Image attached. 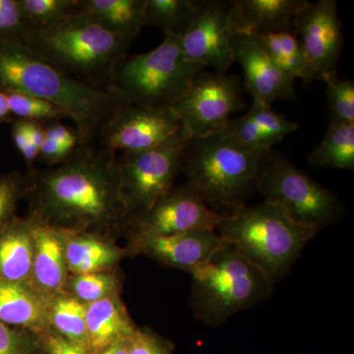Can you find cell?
Segmentation results:
<instances>
[{
  "mask_svg": "<svg viewBox=\"0 0 354 354\" xmlns=\"http://www.w3.org/2000/svg\"><path fill=\"white\" fill-rule=\"evenodd\" d=\"M232 46L234 62L243 70L244 88L254 102L272 106L281 100L297 99L295 79L279 68L257 37L237 35L232 39Z\"/></svg>",
  "mask_w": 354,
  "mask_h": 354,
  "instance_id": "16",
  "label": "cell"
},
{
  "mask_svg": "<svg viewBox=\"0 0 354 354\" xmlns=\"http://www.w3.org/2000/svg\"><path fill=\"white\" fill-rule=\"evenodd\" d=\"M0 90L31 95L57 106L73 121L79 145L95 143L102 125L122 104L106 90L64 75L18 39L0 41Z\"/></svg>",
  "mask_w": 354,
  "mask_h": 354,
  "instance_id": "2",
  "label": "cell"
},
{
  "mask_svg": "<svg viewBox=\"0 0 354 354\" xmlns=\"http://www.w3.org/2000/svg\"><path fill=\"white\" fill-rule=\"evenodd\" d=\"M181 127L171 108L122 104L102 125L95 143L115 153L141 152L164 143Z\"/></svg>",
  "mask_w": 354,
  "mask_h": 354,
  "instance_id": "12",
  "label": "cell"
},
{
  "mask_svg": "<svg viewBox=\"0 0 354 354\" xmlns=\"http://www.w3.org/2000/svg\"><path fill=\"white\" fill-rule=\"evenodd\" d=\"M328 118L329 125L351 124L354 123V82L339 76L328 79Z\"/></svg>",
  "mask_w": 354,
  "mask_h": 354,
  "instance_id": "31",
  "label": "cell"
},
{
  "mask_svg": "<svg viewBox=\"0 0 354 354\" xmlns=\"http://www.w3.org/2000/svg\"><path fill=\"white\" fill-rule=\"evenodd\" d=\"M59 230L70 276L114 271L128 255L109 241L106 235L95 232Z\"/></svg>",
  "mask_w": 354,
  "mask_h": 354,
  "instance_id": "19",
  "label": "cell"
},
{
  "mask_svg": "<svg viewBox=\"0 0 354 354\" xmlns=\"http://www.w3.org/2000/svg\"><path fill=\"white\" fill-rule=\"evenodd\" d=\"M313 167L354 171V123L329 125L321 143L310 152Z\"/></svg>",
  "mask_w": 354,
  "mask_h": 354,
  "instance_id": "26",
  "label": "cell"
},
{
  "mask_svg": "<svg viewBox=\"0 0 354 354\" xmlns=\"http://www.w3.org/2000/svg\"><path fill=\"white\" fill-rule=\"evenodd\" d=\"M270 153L234 146L223 131L191 137L181 153V172L207 207L227 218L245 207L257 191L261 167Z\"/></svg>",
  "mask_w": 354,
  "mask_h": 354,
  "instance_id": "4",
  "label": "cell"
},
{
  "mask_svg": "<svg viewBox=\"0 0 354 354\" xmlns=\"http://www.w3.org/2000/svg\"><path fill=\"white\" fill-rule=\"evenodd\" d=\"M48 321L50 329L88 353L86 304L69 293H62L50 301Z\"/></svg>",
  "mask_w": 354,
  "mask_h": 354,
  "instance_id": "27",
  "label": "cell"
},
{
  "mask_svg": "<svg viewBox=\"0 0 354 354\" xmlns=\"http://www.w3.org/2000/svg\"><path fill=\"white\" fill-rule=\"evenodd\" d=\"M206 68L189 62L180 38L165 36L155 50L127 55L118 62L106 91L121 104L171 108L189 92L199 72Z\"/></svg>",
  "mask_w": 354,
  "mask_h": 354,
  "instance_id": "7",
  "label": "cell"
},
{
  "mask_svg": "<svg viewBox=\"0 0 354 354\" xmlns=\"http://www.w3.org/2000/svg\"><path fill=\"white\" fill-rule=\"evenodd\" d=\"M191 137L223 131L232 113L246 108L239 76L204 71L195 78L189 92L171 106Z\"/></svg>",
  "mask_w": 354,
  "mask_h": 354,
  "instance_id": "11",
  "label": "cell"
},
{
  "mask_svg": "<svg viewBox=\"0 0 354 354\" xmlns=\"http://www.w3.org/2000/svg\"><path fill=\"white\" fill-rule=\"evenodd\" d=\"M34 236L28 218L14 216L0 228V281L31 283Z\"/></svg>",
  "mask_w": 354,
  "mask_h": 354,
  "instance_id": "21",
  "label": "cell"
},
{
  "mask_svg": "<svg viewBox=\"0 0 354 354\" xmlns=\"http://www.w3.org/2000/svg\"><path fill=\"white\" fill-rule=\"evenodd\" d=\"M128 255H144L160 266L190 272L204 264L227 242L213 228L150 236L129 234Z\"/></svg>",
  "mask_w": 354,
  "mask_h": 354,
  "instance_id": "15",
  "label": "cell"
},
{
  "mask_svg": "<svg viewBox=\"0 0 354 354\" xmlns=\"http://www.w3.org/2000/svg\"><path fill=\"white\" fill-rule=\"evenodd\" d=\"M86 325L88 353H99L118 339L128 337L136 329L120 297L86 304Z\"/></svg>",
  "mask_w": 354,
  "mask_h": 354,
  "instance_id": "23",
  "label": "cell"
},
{
  "mask_svg": "<svg viewBox=\"0 0 354 354\" xmlns=\"http://www.w3.org/2000/svg\"><path fill=\"white\" fill-rule=\"evenodd\" d=\"M14 120L15 118L9 109L6 93L0 90V123H11Z\"/></svg>",
  "mask_w": 354,
  "mask_h": 354,
  "instance_id": "42",
  "label": "cell"
},
{
  "mask_svg": "<svg viewBox=\"0 0 354 354\" xmlns=\"http://www.w3.org/2000/svg\"><path fill=\"white\" fill-rule=\"evenodd\" d=\"M50 300L29 283L0 281V321L36 334L50 330Z\"/></svg>",
  "mask_w": 354,
  "mask_h": 354,
  "instance_id": "20",
  "label": "cell"
},
{
  "mask_svg": "<svg viewBox=\"0 0 354 354\" xmlns=\"http://www.w3.org/2000/svg\"><path fill=\"white\" fill-rule=\"evenodd\" d=\"M50 330L44 333L48 354H87V351Z\"/></svg>",
  "mask_w": 354,
  "mask_h": 354,
  "instance_id": "39",
  "label": "cell"
},
{
  "mask_svg": "<svg viewBox=\"0 0 354 354\" xmlns=\"http://www.w3.org/2000/svg\"><path fill=\"white\" fill-rule=\"evenodd\" d=\"M29 187V176L19 171L0 174V228L16 216L18 203L27 196Z\"/></svg>",
  "mask_w": 354,
  "mask_h": 354,
  "instance_id": "33",
  "label": "cell"
},
{
  "mask_svg": "<svg viewBox=\"0 0 354 354\" xmlns=\"http://www.w3.org/2000/svg\"><path fill=\"white\" fill-rule=\"evenodd\" d=\"M190 138L183 124L164 143L141 152L122 153L118 157L121 200L127 218L150 208L174 185L181 172V153Z\"/></svg>",
  "mask_w": 354,
  "mask_h": 354,
  "instance_id": "9",
  "label": "cell"
},
{
  "mask_svg": "<svg viewBox=\"0 0 354 354\" xmlns=\"http://www.w3.org/2000/svg\"><path fill=\"white\" fill-rule=\"evenodd\" d=\"M11 134L14 145L24 158L26 164L30 169L29 171H32L35 162L38 160L39 151L32 145L26 128L25 120H14L11 122Z\"/></svg>",
  "mask_w": 354,
  "mask_h": 354,
  "instance_id": "37",
  "label": "cell"
},
{
  "mask_svg": "<svg viewBox=\"0 0 354 354\" xmlns=\"http://www.w3.org/2000/svg\"><path fill=\"white\" fill-rule=\"evenodd\" d=\"M27 332L0 321V354H31L32 342Z\"/></svg>",
  "mask_w": 354,
  "mask_h": 354,
  "instance_id": "36",
  "label": "cell"
},
{
  "mask_svg": "<svg viewBox=\"0 0 354 354\" xmlns=\"http://www.w3.org/2000/svg\"><path fill=\"white\" fill-rule=\"evenodd\" d=\"M171 344L147 330L135 329L129 335V354H171Z\"/></svg>",
  "mask_w": 354,
  "mask_h": 354,
  "instance_id": "35",
  "label": "cell"
},
{
  "mask_svg": "<svg viewBox=\"0 0 354 354\" xmlns=\"http://www.w3.org/2000/svg\"><path fill=\"white\" fill-rule=\"evenodd\" d=\"M299 124L277 113L271 104L254 102L246 114L230 120L223 130L228 141L245 150L272 152V146L286 135L297 131Z\"/></svg>",
  "mask_w": 354,
  "mask_h": 354,
  "instance_id": "17",
  "label": "cell"
},
{
  "mask_svg": "<svg viewBox=\"0 0 354 354\" xmlns=\"http://www.w3.org/2000/svg\"><path fill=\"white\" fill-rule=\"evenodd\" d=\"M221 220L187 181L172 186L146 211L129 216L123 232L128 235L165 236L200 228L215 230Z\"/></svg>",
  "mask_w": 354,
  "mask_h": 354,
  "instance_id": "13",
  "label": "cell"
},
{
  "mask_svg": "<svg viewBox=\"0 0 354 354\" xmlns=\"http://www.w3.org/2000/svg\"><path fill=\"white\" fill-rule=\"evenodd\" d=\"M120 277L114 271L91 272L70 276L65 292L84 304H90L104 298L120 297Z\"/></svg>",
  "mask_w": 354,
  "mask_h": 354,
  "instance_id": "30",
  "label": "cell"
},
{
  "mask_svg": "<svg viewBox=\"0 0 354 354\" xmlns=\"http://www.w3.org/2000/svg\"><path fill=\"white\" fill-rule=\"evenodd\" d=\"M307 0H235L237 18L244 35L259 37L293 31V20Z\"/></svg>",
  "mask_w": 354,
  "mask_h": 354,
  "instance_id": "22",
  "label": "cell"
},
{
  "mask_svg": "<svg viewBox=\"0 0 354 354\" xmlns=\"http://www.w3.org/2000/svg\"><path fill=\"white\" fill-rule=\"evenodd\" d=\"M216 232L272 283L283 278L318 230L291 218L278 205L263 202L243 207L223 218Z\"/></svg>",
  "mask_w": 354,
  "mask_h": 354,
  "instance_id": "5",
  "label": "cell"
},
{
  "mask_svg": "<svg viewBox=\"0 0 354 354\" xmlns=\"http://www.w3.org/2000/svg\"><path fill=\"white\" fill-rule=\"evenodd\" d=\"M71 153H68L57 142L44 139L39 150L38 160L50 167L62 164Z\"/></svg>",
  "mask_w": 354,
  "mask_h": 354,
  "instance_id": "40",
  "label": "cell"
},
{
  "mask_svg": "<svg viewBox=\"0 0 354 354\" xmlns=\"http://www.w3.org/2000/svg\"><path fill=\"white\" fill-rule=\"evenodd\" d=\"M19 41L64 75L101 90L132 44L81 10L48 29L25 31Z\"/></svg>",
  "mask_w": 354,
  "mask_h": 354,
  "instance_id": "3",
  "label": "cell"
},
{
  "mask_svg": "<svg viewBox=\"0 0 354 354\" xmlns=\"http://www.w3.org/2000/svg\"><path fill=\"white\" fill-rule=\"evenodd\" d=\"M194 15V0H146L144 26L164 31L165 36L183 38Z\"/></svg>",
  "mask_w": 354,
  "mask_h": 354,
  "instance_id": "28",
  "label": "cell"
},
{
  "mask_svg": "<svg viewBox=\"0 0 354 354\" xmlns=\"http://www.w3.org/2000/svg\"><path fill=\"white\" fill-rule=\"evenodd\" d=\"M279 68L291 78L300 79L305 85L322 81L318 72L310 64L304 48L293 31L272 32L257 37Z\"/></svg>",
  "mask_w": 354,
  "mask_h": 354,
  "instance_id": "25",
  "label": "cell"
},
{
  "mask_svg": "<svg viewBox=\"0 0 354 354\" xmlns=\"http://www.w3.org/2000/svg\"><path fill=\"white\" fill-rule=\"evenodd\" d=\"M26 31L46 30L80 10V0H18Z\"/></svg>",
  "mask_w": 354,
  "mask_h": 354,
  "instance_id": "29",
  "label": "cell"
},
{
  "mask_svg": "<svg viewBox=\"0 0 354 354\" xmlns=\"http://www.w3.org/2000/svg\"><path fill=\"white\" fill-rule=\"evenodd\" d=\"M29 221L34 236V259L30 285L51 301L65 292L69 277L62 236L57 228Z\"/></svg>",
  "mask_w": 354,
  "mask_h": 354,
  "instance_id": "18",
  "label": "cell"
},
{
  "mask_svg": "<svg viewBox=\"0 0 354 354\" xmlns=\"http://www.w3.org/2000/svg\"><path fill=\"white\" fill-rule=\"evenodd\" d=\"M6 95L9 109L15 120L46 124L66 118L64 111L51 102L19 93H6Z\"/></svg>",
  "mask_w": 354,
  "mask_h": 354,
  "instance_id": "32",
  "label": "cell"
},
{
  "mask_svg": "<svg viewBox=\"0 0 354 354\" xmlns=\"http://www.w3.org/2000/svg\"><path fill=\"white\" fill-rule=\"evenodd\" d=\"M44 127L46 138L57 142L67 153H73L79 146V136L75 128L62 124L60 121L46 123Z\"/></svg>",
  "mask_w": 354,
  "mask_h": 354,
  "instance_id": "38",
  "label": "cell"
},
{
  "mask_svg": "<svg viewBox=\"0 0 354 354\" xmlns=\"http://www.w3.org/2000/svg\"><path fill=\"white\" fill-rule=\"evenodd\" d=\"M25 31L18 0H0V41H19Z\"/></svg>",
  "mask_w": 354,
  "mask_h": 354,
  "instance_id": "34",
  "label": "cell"
},
{
  "mask_svg": "<svg viewBox=\"0 0 354 354\" xmlns=\"http://www.w3.org/2000/svg\"><path fill=\"white\" fill-rule=\"evenodd\" d=\"M244 35L237 18L235 0H194V15L180 39L181 50L189 62L212 67L225 75L234 62L232 41Z\"/></svg>",
  "mask_w": 354,
  "mask_h": 354,
  "instance_id": "10",
  "label": "cell"
},
{
  "mask_svg": "<svg viewBox=\"0 0 354 354\" xmlns=\"http://www.w3.org/2000/svg\"><path fill=\"white\" fill-rule=\"evenodd\" d=\"M28 176L29 220L104 235L124 230L118 153L97 143L79 145L62 164Z\"/></svg>",
  "mask_w": 354,
  "mask_h": 354,
  "instance_id": "1",
  "label": "cell"
},
{
  "mask_svg": "<svg viewBox=\"0 0 354 354\" xmlns=\"http://www.w3.org/2000/svg\"><path fill=\"white\" fill-rule=\"evenodd\" d=\"M146 0H80V10L133 43L144 27Z\"/></svg>",
  "mask_w": 354,
  "mask_h": 354,
  "instance_id": "24",
  "label": "cell"
},
{
  "mask_svg": "<svg viewBox=\"0 0 354 354\" xmlns=\"http://www.w3.org/2000/svg\"><path fill=\"white\" fill-rule=\"evenodd\" d=\"M94 354H129V335L118 339L111 346Z\"/></svg>",
  "mask_w": 354,
  "mask_h": 354,
  "instance_id": "41",
  "label": "cell"
},
{
  "mask_svg": "<svg viewBox=\"0 0 354 354\" xmlns=\"http://www.w3.org/2000/svg\"><path fill=\"white\" fill-rule=\"evenodd\" d=\"M257 192L264 201L278 205L291 218L318 232L337 223L344 213L335 192L279 153H270L265 158Z\"/></svg>",
  "mask_w": 354,
  "mask_h": 354,
  "instance_id": "8",
  "label": "cell"
},
{
  "mask_svg": "<svg viewBox=\"0 0 354 354\" xmlns=\"http://www.w3.org/2000/svg\"><path fill=\"white\" fill-rule=\"evenodd\" d=\"M190 274L194 315L214 327L263 304L274 292V283L265 272L228 244Z\"/></svg>",
  "mask_w": 354,
  "mask_h": 354,
  "instance_id": "6",
  "label": "cell"
},
{
  "mask_svg": "<svg viewBox=\"0 0 354 354\" xmlns=\"http://www.w3.org/2000/svg\"><path fill=\"white\" fill-rule=\"evenodd\" d=\"M305 55L322 78L337 77V64L344 46V31L335 0L308 3L292 23Z\"/></svg>",
  "mask_w": 354,
  "mask_h": 354,
  "instance_id": "14",
  "label": "cell"
}]
</instances>
